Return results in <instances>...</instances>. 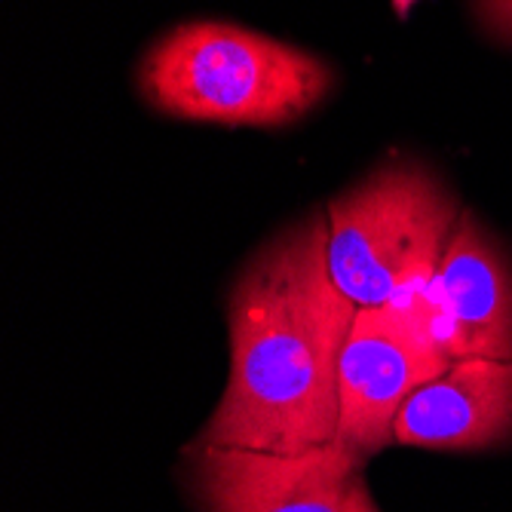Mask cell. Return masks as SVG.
<instances>
[{
	"label": "cell",
	"mask_w": 512,
	"mask_h": 512,
	"mask_svg": "<svg viewBox=\"0 0 512 512\" xmlns=\"http://www.w3.org/2000/svg\"><path fill=\"white\" fill-rule=\"evenodd\" d=\"M335 89L332 65L261 31L184 22L138 62V92L160 114L221 126H289Z\"/></svg>",
	"instance_id": "obj_2"
},
{
	"label": "cell",
	"mask_w": 512,
	"mask_h": 512,
	"mask_svg": "<svg viewBox=\"0 0 512 512\" xmlns=\"http://www.w3.org/2000/svg\"><path fill=\"white\" fill-rule=\"evenodd\" d=\"M454 359L402 307H359L341 353L338 442L359 457L393 442V424L414 390L442 378Z\"/></svg>",
	"instance_id": "obj_4"
},
{
	"label": "cell",
	"mask_w": 512,
	"mask_h": 512,
	"mask_svg": "<svg viewBox=\"0 0 512 512\" xmlns=\"http://www.w3.org/2000/svg\"><path fill=\"white\" fill-rule=\"evenodd\" d=\"M460 212L451 188L421 160L393 157L371 169L325 206L338 289L356 307H402L424 322Z\"/></svg>",
	"instance_id": "obj_3"
},
{
	"label": "cell",
	"mask_w": 512,
	"mask_h": 512,
	"mask_svg": "<svg viewBox=\"0 0 512 512\" xmlns=\"http://www.w3.org/2000/svg\"><path fill=\"white\" fill-rule=\"evenodd\" d=\"M356 310L329 267L325 209L279 230L227 295L230 378L197 442L283 454L335 442Z\"/></svg>",
	"instance_id": "obj_1"
},
{
	"label": "cell",
	"mask_w": 512,
	"mask_h": 512,
	"mask_svg": "<svg viewBox=\"0 0 512 512\" xmlns=\"http://www.w3.org/2000/svg\"><path fill=\"white\" fill-rule=\"evenodd\" d=\"M362 463L338 439L295 454L194 442L188 485L200 512H350Z\"/></svg>",
	"instance_id": "obj_5"
},
{
	"label": "cell",
	"mask_w": 512,
	"mask_h": 512,
	"mask_svg": "<svg viewBox=\"0 0 512 512\" xmlns=\"http://www.w3.org/2000/svg\"><path fill=\"white\" fill-rule=\"evenodd\" d=\"M424 322L454 362H512V261L467 209L445 246Z\"/></svg>",
	"instance_id": "obj_6"
},
{
	"label": "cell",
	"mask_w": 512,
	"mask_h": 512,
	"mask_svg": "<svg viewBox=\"0 0 512 512\" xmlns=\"http://www.w3.org/2000/svg\"><path fill=\"white\" fill-rule=\"evenodd\" d=\"M479 16L494 37L512 43V0H479Z\"/></svg>",
	"instance_id": "obj_8"
},
{
	"label": "cell",
	"mask_w": 512,
	"mask_h": 512,
	"mask_svg": "<svg viewBox=\"0 0 512 512\" xmlns=\"http://www.w3.org/2000/svg\"><path fill=\"white\" fill-rule=\"evenodd\" d=\"M350 512H381V509L375 506V497H371L368 485L362 482V476H359V479H356V485H353V494H350Z\"/></svg>",
	"instance_id": "obj_9"
},
{
	"label": "cell",
	"mask_w": 512,
	"mask_h": 512,
	"mask_svg": "<svg viewBox=\"0 0 512 512\" xmlns=\"http://www.w3.org/2000/svg\"><path fill=\"white\" fill-rule=\"evenodd\" d=\"M390 4H393V13L399 16V19H405L411 10H414V4H417V0H390Z\"/></svg>",
	"instance_id": "obj_10"
},
{
	"label": "cell",
	"mask_w": 512,
	"mask_h": 512,
	"mask_svg": "<svg viewBox=\"0 0 512 512\" xmlns=\"http://www.w3.org/2000/svg\"><path fill=\"white\" fill-rule=\"evenodd\" d=\"M512 439V362L460 359L414 390L393 424V442L433 451H479Z\"/></svg>",
	"instance_id": "obj_7"
}]
</instances>
